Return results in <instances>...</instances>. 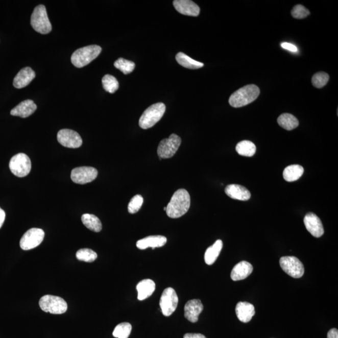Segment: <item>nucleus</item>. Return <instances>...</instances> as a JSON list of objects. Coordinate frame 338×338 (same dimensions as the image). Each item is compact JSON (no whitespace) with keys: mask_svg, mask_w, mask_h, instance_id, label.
I'll list each match as a JSON object with an SVG mask.
<instances>
[{"mask_svg":"<svg viewBox=\"0 0 338 338\" xmlns=\"http://www.w3.org/2000/svg\"><path fill=\"white\" fill-rule=\"evenodd\" d=\"M5 217H6V214H5L4 210L0 207V228H2L3 224L4 223Z\"/></svg>","mask_w":338,"mask_h":338,"instance_id":"nucleus-40","label":"nucleus"},{"mask_svg":"<svg viewBox=\"0 0 338 338\" xmlns=\"http://www.w3.org/2000/svg\"><path fill=\"white\" fill-rule=\"evenodd\" d=\"M98 176L96 168L91 167L75 168L71 173L72 181L79 184H85L92 182Z\"/></svg>","mask_w":338,"mask_h":338,"instance_id":"nucleus-12","label":"nucleus"},{"mask_svg":"<svg viewBox=\"0 0 338 338\" xmlns=\"http://www.w3.org/2000/svg\"><path fill=\"white\" fill-rule=\"evenodd\" d=\"M143 199L140 195H136L130 201L128 206V211L130 214H135L142 207Z\"/></svg>","mask_w":338,"mask_h":338,"instance_id":"nucleus-35","label":"nucleus"},{"mask_svg":"<svg viewBox=\"0 0 338 338\" xmlns=\"http://www.w3.org/2000/svg\"><path fill=\"white\" fill-rule=\"evenodd\" d=\"M176 59L179 65L186 68L199 69L204 66V63L191 59L190 57L182 52L178 53L176 55Z\"/></svg>","mask_w":338,"mask_h":338,"instance_id":"nucleus-26","label":"nucleus"},{"mask_svg":"<svg viewBox=\"0 0 338 338\" xmlns=\"http://www.w3.org/2000/svg\"><path fill=\"white\" fill-rule=\"evenodd\" d=\"M9 167L14 175L24 177L29 175L31 171V160L26 154H18L11 159Z\"/></svg>","mask_w":338,"mask_h":338,"instance_id":"nucleus-8","label":"nucleus"},{"mask_svg":"<svg viewBox=\"0 0 338 338\" xmlns=\"http://www.w3.org/2000/svg\"><path fill=\"white\" fill-rule=\"evenodd\" d=\"M138 300L143 301L151 296L156 289V284L151 279L142 280L137 285Z\"/></svg>","mask_w":338,"mask_h":338,"instance_id":"nucleus-23","label":"nucleus"},{"mask_svg":"<svg viewBox=\"0 0 338 338\" xmlns=\"http://www.w3.org/2000/svg\"><path fill=\"white\" fill-rule=\"evenodd\" d=\"M173 5L177 12L182 15L198 16L200 13V8L190 0H175Z\"/></svg>","mask_w":338,"mask_h":338,"instance_id":"nucleus-16","label":"nucleus"},{"mask_svg":"<svg viewBox=\"0 0 338 338\" xmlns=\"http://www.w3.org/2000/svg\"><path fill=\"white\" fill-rule=\"evenodd\" d=\"M165 105L162 102L155 104L148 108L139 119V126L143 129L151 128L163 117L165 112Z\"/></svg>","mask_w":338,"mask_h":338,"instance_id":"nucleus-4","label":"nucleus"},{"mask_svg":"<svg viewBox=\"0 0 338 338\" xmlns=\"http://www.w3.org/2000/svg\"><path fill=\"white\" fill-rule=\"evenodd\" d=\"M41 310L54 315L63 314L68 308L67 303L62 298L53 295H45L40 299Z\"/></svg>","mask_w":338,"mask_h":338,"instance_id":"nucleus-6","label":"nucleus"},{"mask_svg":"<svg viewBox=\"0 0 338 338\" xmlns=\"http://www.w3.org/2000/svg\"><path fill=\"white\" fill-rule=\"evenodd\" d=\"M166 209H167V208H166V207H164V208H163V210H165V211H166Z\"/></svg>","mask_w":338,"mask_h":338,"instance_id":"nucleus-41","label":"nucleus"},{"mask_svg":"<svg viewBox=\"0 0 338 338\" xmlns=\"http://www.w3.org/2000/svg\"><path fill=\"white\" fill-rule=\"evenodd\" d=\"M45 232L42 229L32 228L24 234L20 240V247L23 250L28 251L37 248L44 239Z\"/></svg>","mask_w":338,"mask_h":338,"instance_id":"nucleus-11","label":"nucleus"},{"mask_svg":"<svg viewBox=\"0 0 338 338\" xmlns=\"http://www.w3.org/2000/svg\"><path fill=\"white\" fill-rule=\"evenodd\" d=\"M223 247V241L218 240L215 241L214 245L207 249L204 254V260L207 265L214 264L219 256H220Z\"/></svg>","mask_w":338,"mask_h":338,"instance_id":"nucleus-24","label":"nucleus"},{"mask_svg":"<svg viewBox=\"0 0 338 338\" xmlns=\"http://www.w3.org/2000/svg\"><path fill=\"white\" fill-rule=\"evenodd\" d=\"M225 192L229 198L239 201H248L251 198V192L242 185L231 184L226 187Z\"/></svg>","mask_w":338,"mask_h":338,"instance_id":"nucleus-22","label":"nucleus"},{"mask_svg":"<svg viewBox=\"0 0 338 338\" xmlns=\"http://www.w3.org/2000/svg\"><path fill=\"white\" fill-rule=\"evenodd\" d=\"M184 338H207L204 335L199 333H187L184 334Z\"/></svg>","mask_w":338,"mask_h":338,"instance_id":"nucleus-38","label":"nucleus"},{"mask_svg":"<svg viewBox=\"0 0 338 338\" xmlns=\"http://www.w3.org/2000/svg\"><path fill=\"white\" fill-rule=\"evenodd\" d=\"M102 52L98 45H89L77 50L71 57L72 64L77 68H82L95 60Z\"/></svg>","mask_w":338,"mask_h":338,"instance_id":"nucleus-3","label":"nucleus"},{"mask_svg":"<svg viewBox=\"0 0 338 338\" xmlns=\"http://www.w3.org/2000/svg\"><path fill=\"white\" fill-rule=\"evenodd\" d=\"M328 338H338V331L336 328L330 329L328 333Z\"/></svg>","mask_w":338,"mask_h":338,"instance_id":"nucleus-39","label":"nucleus"},{"mask_svg":"<svg viewBox=\"0 0 338 338\" xmlns=\"http://www.w3.org/2000/svg\"><path fill=\"white\" fill-rule=\"evenodd\" d=\"M281 46L282 48L287 50V51H289L290 52H298L297 47H296L295 45H294L292 43L284 42L281 44Z\"/></svg>","mask_w":338,"mask_h":338,"instance_id":"nucleus-37","label":"nucleus"},{"mask_svg":"<svg viewBox=\"0 0 338 338\" xmlns=\"http://www.w3.org/2000/svg\"><path fill=\"white\" fill-rule=\"evenodd\" d=\"M259 93L260 90L257 86L246 85L232 94L230 96L229 103L231 106L234 108L246 106L256 101Z\"/></svg>","mask_w":338,"mask_h":338,"instance_id":"nucleus-2","label":"nucleus"},{"mask_svg":"<svg viewBox=\"0 0 338 338\" xmlns=\"http://www.w3.org/2000/svg\"><path fill=\"white\" fill-rule=\"evenodd\" d=\"M190 206V197L189 192L184 189H179L172 197L171 201L166 207V212L169 218H181L186 214Z\"/></svg>","mask_w":338,"mask_h":338,"instance_id":"nucleus-1","label":"nucleus"},{"mask_svg":"<svg viewBox=\"0 0 338 338\" xmlns=\"http://www.w3.org/2000/svg\"><path fill=\"white\" fill-rule=\"evenodd\" d=\"M179 298L176 291L172 287L163 291L160 299V307L165 317H170L175 312L178 305Z\"/></svg>","mask_w":338,"mask_h":338,"instance_id":"nucleus-9","label":"nucleus"},{"mask_svg":"<svg viewBox=\"0 0 338 338\" xmlns=\"http://www.w3.org/2000/svg\"><path fill=\"white\" fill-rule=\"evenodd\" d=\"M167 243V238L162 235H151L138 240L136 244L137 247L143 250L148 248L152 249L162 247Z\"/></svg>","mask_w":338,"mask_h":338,"instance_id":"nucleus-21","label":"nucleus"},{"mask_svg":"<svg viewBox=\"0 0 338 338\" xmlns=\"http://www.w3.org/2000/svg\"><path fill=\"white\" fill-rule=\"evenodd\" d=\"M114 66L116 68L118 69L125 75L132 73L135 69V63L132 61L127 60L120 58L114 63Z\"/></svg>","mask_w":338,"mask_h":338,"instance_id":"nucleus-31","label":"nucleus"},{"mask_svg":"<svg viewBox=\"0 0 338 338\" xmlns=\"http://www.w3.org/2000/svg\"><path fill=\"white\" fill-rule=\"evenodd\" d=\"M204 306L199 299H192L184 306V317L191 323L198 322L199 315L203 311Z\"/></svg>","mask_w":338,"mask_h":338,"instance_id":"nucleus-15","label":"nucleus"},{"mask_svg":"<svg viewBox=\"0 0 338 338\" xmlns=\"http://www.w3.org/2000/svg\"><path fill=\"white\" fill-rule=\"evenodd\" d=\"M278 123L285 130H292L299 126V121L295 116L290 113H282L278 118Z\"/></svg>","mask_w":338,"mask_h":338,"instance_id":"nucleus-27","label":"nucleus"},{"mask_svg":"<svg viewBox=\"0 0 338 338\" xmlns=\"http://www.w3.org/2000/svg\"><path fill=\"white\" fill-rule=\"evenodd\" d=\"M82 221L86 228L95 232L101 231L102 225L101 220L95 215L85 214L82 216Z\"/></svg>","mask_w":338,"mask_h":338,"instance_id":"nucleus-28","label":"nucleus"},{"mask_svg":"<svg viewBox=\"0 0 338 338\" xmlns=\"http://www.w3.org/2000/svg\"><path fill=\"white\" fill-rule=\"evenodd\" d=\"M235 150L240 156L251 157L256 154V147L251 141L243 140L237 143Z\"/></svg>","mask_w":338,"mask_h":338,"instance_id":"nucleus-29","label":"nucleus"},{"mask_svg":"<svg viewBox=\"0 0 338 338\" xmlns=\"http://www.w3.org/2000/svg\"><path fill=\"white\" fill-rule=\"evenodd\" d=\"M102 85L105 91L110 93H115L118 89L119 84L115 77L110 75H105L102 78Z\"/></svg>","mask_w":338,"mask_h":338,"instance_id":"nucleus-30","label":"nucleus"},{"mask_svg":"<svg viewBox=\"0 0 338 338\" xmlns=\"http://www.w3.org/2000/svg\"><path fill=\"white\" fill-rule=\"evenodd\" d=\"M304 168L300 165H292L285 168L283 177L285 181L289 182L297 181L303 176Z\"/></svg>","mask_w":338,"mask_h":338,"instance_id":"nucleus-25","label":"nucleus"},{"mask_svg":"<svg viewBox=\"0 0 338 338\" xmlns=\"http://www.w3.org/2000/svg\"><path fill=\"white\" fill-rule=\"evenodd\" d=\"M77 259L87 262H92L98 258V254L90 249H81L77 252Z\"/></svg>","mask_w":338,"mask_h":338,"instance_id":"nucleus-33","label":"nucleus"},{"mask_svg":"<svg viewBox=\"0 0 338 338\" xmlns=\"http://www.w3.org/2000/svg\"><path fill=\"white\" fill-rule=\"evenodd\" d=\"M255 307L248 302H239L235 307V313L241 322L247 323L255 315Z\"/></svg>","mask_w":338,"mask_h":338,"instance_id":"nucleus-18","label":"nucleus"},{"mask_svg":"<svg viewBox=\"0 0 338 338\" xmlns=\"http://www.w3.org/2000/svg\"><path fill=\"white\" fill-rule=\"evenodd\" d=\"M132 331V325L129 323L119 324L113 331V336L117 338H128Z\"/></svg>","mask_w":338,"mask_h":338,"instance_id":"nucleus-32","label":"nucleus"},{"mask_svg":"<svg viewBox=\"0 0 338 338\" xmlns=\"http://www.w3.org/2000/svg\"><path fill=\"white\" fill-rule=\"evenodd\" d=\"M35 72L31 68H23L14 79L13 86L18 89L26 87L35 78Z\"/></svg>","mask_w":338,"mask_h":338,"instance_id":"nucleus-17","label":"nucleus"},{"mask_svg":"<svg viewBox=\"0 0 338 338\" xmlns=\"http://www.w3.org/2000/svg\"><path fill=\"white\" fill-rule=\"evenodd\" d=\"M310 14L309 11L301 5H296L292 11V15L296 19H303L307 17Z\"/></svg>","mask_w":338,"mask_h":338,"instance_id":"nucleus-36","label":"nucleus"},{"mask_svg":"<svg viewBox=\"0 0 338 338\" xmlns=\"http://www.w3.org/2000/svg\"><path fill=\"white\" fill-rule=\"evenodd\" d=\"M57 140L61 145L65 148L77 149L82 145V139L80 135L77 132L70 129L60 130L57 134Z\"/></svg>","mask_w":338,"mask_h":338,"instance_id":"nucleus-13","label":"nucleus"},{"mask_svg":"<svg viewBox=\"0 0 338 338\" xmlns=\"http://www.w3.org/2000/svg\"><path fill=\"white\" fill-rule=\"evenodd\" d=\"M37 105L32 100L21 102L17 106L11 110V115L21 118H27L33 114L37 110Z\"/></svg>","mask_w":338,"mask_h":338,"instance_id":"nucleus-19","label":"nucleus"},{"mask_svg":"<svg viewBox=\"0 0 338 338\" xmlns=\"http://www.w3.org/2000/svg\"><path fill=\"white\" fill-rule=\"evenodd\" d=\"M304 223L307 231L312 236L320 237L325 232L322 223L320 219L314 213L309 212L305 215Z\"/></svg>","mask_w":338,"mask_h":338,"instance_id":"nucleus-14","label":"nucleus"},{"mask_svg":"<svg viewBox=\"0 0 338 338\" xmlns=\"http://www.w3.org/2000/svg\"><path fill=\"white\" fill-rule=\"evenodd\" d=\"M280 267L288 275L294 278H300L304 275V268L303 263L297 257L294 256L282 257L279 260Z\"/></svg>","mask_w":338,"mask_h":338,"instance_id":"nucleus-10","label":"nucleus"},{"mask_svg":"<svg viewBox=\"0 0 338 338\" xmlns=\"http://www.w3.org/2000/svg\"><path fill=\"white\" fill-rule=\"evenodd\" d=\"M329 79V76L328 74L323 71L318 72L312 77V84L316 88H323L328 82Z\"/></svg>","mask_w":338,"mask_h":338,"instance_id":"nucleus-34","label":"nucleus"},{"mask_svg":"<svg viewBox=\"0 0 338 338\" xmlns=\"http://www.w3.org/2000/svg\"><path fill=\"white\" fill-rule=\"evenodd\" d=\"M253 267L250 263L243 260L232 269L231 278L234 281H240L247 278L253 273Z\"/></svg>","mask_w":338,"mask_h":338,"instance_id":"nucleus-20","label":"nucleus"},{"mask_svg":"<svg viewBox=\"0 0 338 338\" xmlns=\"http://www.w3.org/2000/svg\"><path fill=\"white\" fill-rule=\"evenodd\" d=\"M181 144V137L175 134H171L168 138L162 140L157 149V154L160 159L173 157L178 151Z\"/></svg>","mask_w":338,"mask_h":338,"instance_id":"nucleus-7","label":"nucleus"},{"mask_svg":"<svg viewBox=\"0 0 338 338\" xmlns=\"http://www.w3.org/2000/svg\"><path fill=\"white\" fill-rule=\"evenodd\" d=\"M31 26L36 32L41 34H48L52 31V25L44 5H40L35 8L31 16Z\"/></svg>","mask_w":338,"mask_h":338,"instance_id":"nucleus-5","label":"nucleus"}]
</instances>
